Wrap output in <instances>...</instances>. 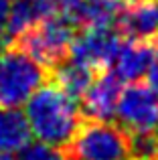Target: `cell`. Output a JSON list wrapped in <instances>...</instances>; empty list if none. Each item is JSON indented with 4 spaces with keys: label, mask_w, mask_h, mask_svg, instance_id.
Masks as SVG:
<instances>
[{
    "label": "cell",
    "mask_w": 158,
    "mask_h": 160,
    "mask_svg": "<svg viewBox=\"0 0 158 160\" xmlns=\"http://www.w3.org/2000/svg\"><path fill=\"white\" fill-rule=\"evenodd\" d=\"M120 79L111 71H99L81 98V112L87 120H111L120 98Z\"/></svg>",
    "instance_id": "obj_9"
},
{
    "label": "cell",
    "mask_w": 158,
    "mask_h": 160,
    "mask_svg": "<svg viewBox=\"0 0 158 160\" xmlns=\"http://www.w3.org/2000/svg\"><path fill=\"white\" fill-rule=\"evenodd\" d=\"M130 152L138 160H158V136L154 130L130 132Z\"/></svg>",
    "instance_id": "obj_14"
},
{
    "label": "cell",
    "mask_w": 158,
    "mask_h": 160,
    "mask_svg": "<svg viewBox=\"0 0 158 160\" xmlns=\"http://www.w3.org/2000/svg\"><path fill=\"white\" fill-rule=\"evenodd\" d=\"M24 116L37 140L61 150L71 144L85 118L77 106V99L67 95L53 81H45L27 99Z\"/></svg>",
    "instance_id": "obj_1"
},
{
    "label": "cell",
    "mask_w": 158,
    "mask_h": 160,
    "mask_svg": "<svg viewBox=\"0 0 158 160\" xmlns=\"http://www.w3.org/2000/svg\"><path fill=\"white\" fill-rule=\"evenodd\" d=\"M77 31L79 27L67 14L45 16L31 31L18 37L10 47L24 51L35 61H39L45 69L51 71L55 65H59L69 57V49H71L73 39L77 37Z\"/></svg>",
    "instance_id": "obj_2"
},
{
    "label": "cell",
    "mask_w": 158,
    "mask_h": 160,
    "mask_svg": "<svg viewBox=\"0 0 158 160\" xmlns=\"http://www.w3.org/2000/svg\"><path fill=\"white\" fill-rule=\"evenodd\" d=\"M39 20H41V14L32 0H16V4L10 8L8 27H6V32H4V41L0 45V49L10 47L18 37H22L27 31H31Z\"/></svg>",
    "instance_id": "obj_13"
},
{
    "label": "cell",
    "mask_w": 158,
    "mask_h": 160,
    "mask_svg": "<svg viewBox=\"0 0 158 160\" xmlns=\"http://www.w3.org/2000/svg\"><path fill=\"white\" fill-rule=\"evenodd\" d=\"M118 31L126 39L152 41L158 37V0H130L122 4Z\"/></svg>",
    "instance_id": "obj_8"
},
{
    "label": "cell",
    "mask_w": 158,
    "mask_h": 160,
    "mask_svg": "<svg viewBox=\"0 0 158 160\" xmlns=\"http://www.w3.org/2000/svg\"><path fill=\"white\" fill-rule=\"evenodd\" d=\"M39 10L41 18L45 16H57V14H69L77 0H32Z\"/></svg>",
    "instance_id": "obj_16"
},
{
    "label": "cell",
    "mask_w": 158,
    "mask_h": 160,
    "mask_svg": "<svg viewBox=\"0 0 158 160\" xmlns=\"http://www.w3.org/2000/svg\"><path fill=\"white\" fill-rule=\"evenodd\" d=\"M154 61V47L150 41H122L110 63V71L120 81L134 83L146 77Z\"/></svg>",
    "instance_id": "obj_7"
},
{
    "label": "cell",
    "mask_w": 158,
    "mask_h": 160,
    "mask_svg": "<svg viewBox=\"0 0 158 160\" xmlns=\"http://www.w3.org/2000/svg\"><path fill=\"white\" fill-rule=\"evenodd\" d=\"M120 43V32L114 28H83V32H77L73 39L69 59L91 67L93 71H103L110 67Z\"/></svg>",
    "instance_id": "obj_6"
},
{
    "label": "cell",
    "mask_w": 158,
    "mask_h": 160,
    "mask_svg": "<svg viewBox=\"0 0 158 160\" xmlns=\"http://www.w3.org/2000/svg\"><path fill=\"white\" fill-rule=\"evenodd\" d=\"M0 160H12L8 154H4V152H0Z\"/></svg>",
    "instance_id": "obj_19"
},
{
    "label": "cell",
    "mask_w": 158,
    "mask_h": 160,
    "mask_svg": "<svg viewBox=\"0 0 158 160\" xmlns=\"http://www.w3.org/2000/svg\"><path fill=\"white\" fill-rule=\"evenodd\" d=\"M148 85H150L158 95V49H154V61H152V67H150V71H148Z\"/></svg>",
    "instance_id": "obj_18"
},
{
    "label": "cell",
    "mask_w": 158,
    "mask_h": 160,
    "mask_svg": "<svg viewBox=\"0 0 158 160\" xmlns=\"http://www.w3.org/2000/svg\"><path fill=\"white\" fill-rule=\"evenodd\" d=\"M95 75H97V71H93L87 65H81V63L73 61V59H69V57L51 69L53 83H57V85L67 95H71L73 99L83 98V93L89 89V85L95 79Z\"/></svg>",
    "instance_id": "obj_12"
},
{
    "label": "cell",
    "mask_w": 158,
    "mask_h": 160,
    "mask_svg": "<svg viewBox=\"0 0 158 160\" xmlns=\"http://www.w3.org/2000/svg\"><path fill=\"white\" fill-rule=\"evenodd\" d=\"M65 152L69 160H132L128 132L110 120H83Z\"/></svg>",
    "instance_id": "obj_4"
},
{
    "label": "cell",
    "mask_w": 158,
    "mask_h": 160,
    "mask_svg": "<svg viewBox=\"0 0 158 160\" xmlns=\"http://www.w3.org/2000/svg\"><path fill=\"white\" fill-rule=\"evenodd\" d=\"M120 2H122V4H126V2H130V0H120Z\"/></svg>",
    "instance_id": "obj_20"
},
{
    "label": "cell",
    "mask_w": 158,
    "mask_h": 160,
    "mask_svg": "<svg viewBox=\"0 0 158 160\" xmlns=\"http://www.w3.org/2000/svg\"><path fill=\"white\" fill-rule=\"evenodd\" d=\"M0 51V108H20L51 77V71L16 47Z\"/></svg>",
    "instance_id": "obj_3"
},
{
    "label": "cell",
    "mask_w": 158,
    "mask_h": 160,
    "mask_svg": "<svg viewBox=\"0 0 158 160\" xmlns=\"http://www.w3.org/2000/svg\"><path fill=\"white\" fill-rule=\"evenodd\" d=\"M154 130H156V136H158V124H156V128H154Z\"/></svg>",
    "instance_id": "obj_21"
},
{
    "label": "cell",
    "mask_w": 158,
    "mask_h": 160,
    "mask_svg": "<svg viewBox=\"0 0 158 160\" xmlns=\"http://www.w3.org/2000/svg\"><path fill=\"white\" fill-rule=\"evenodd\" d=\"M132 160H138V158H132Z\"/></svg>",
    "instance_id": "obj_22"
},
{
    "label": "cell",
    "mask_w": 158,
    "mask_h": 160,
    "mask_svg": "<svg viewBox=\"0 0 158 160\" xmlns=\"http://www.w3.org/2000/svg\"><path fill=\"white\" fill-rule=\"evenodd\" d=\"M16 160H69L67 152L45 142H28L16 152Z\"/></svg>",
    "instance_id": "obj_15"
},
{
    "label": "cell",
    "mask_w": 158,
    "mask_h": 160,
    "mask_svg": "<svg viewBox=\"0 0 158 160\" xmlns=\"http://www.w3.org/2000/svg\"><path fill=\"white\" fill-rule=\"evenodd\" d=\"M8 16H10V2L0 0V45L4 41V32H6V27H8Z\"/></svg>",
    "instance_id": "obj_17"
},
{
    "label": "cell",
    "mask_w": 158,
    "mask_h": 160,
    "mask_svg": "<svg viewBox=\"0 0 158 160\" xmlns=\"http://www.w3.org/2000/svg\"><path fill=\"white\" fill-rule=\"evenodd\" d=\"M120 10V0H77L67 16H71L79 28H114Z\"/></svg>",
    "instance_id": "obj_10"
},
{
    "label": "cell",
    "mask_w": 158,
    "mask_h": 160,
    "mask_svg": "<svg viewBox=\"0 0 158 160\" xmlns=\"http://www.w3.org/2000/svg\"><path fill=\"white\" fill-rule=\"evenodd\" d=\"M114 118L118 126L130 132H146L154 130L158 124V95L150 85L130 83L126 89L120 91L118 106Z\"/></svg>",
    "instance_id": "obj_5"
},
{
    "label": "cell",
    "mask_w": 158,
    "mask_h": 160,
    "mask_svg": "<svg viewBox=\"0 0 158 160\" xmlns=\"http://www.w3.org/2000/svg\"><path fill=\"white\" fill-rule=\"evenodd\" d=\"M31 126L18 108H0V152H18L31 142Z\"/></svg>",
    "instance_id": "obj_11"
}]
</instances>
